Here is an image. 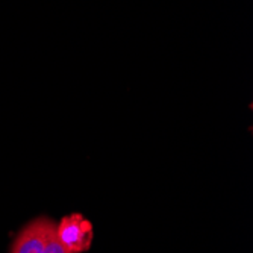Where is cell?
I'll return each instance as SVG.
<instances>
[{
	"mask_svg": "<svg viewBox=\"0 0 253 253\" xmlns=\"http://www.w3.org/2000/svg\"><path fill=\"white\" fill-rule=\"evenodd\" d=\"M56 238L70 252L82 253L93 243V226L81 214H70L64 217L55 227Z\"/></svg>",
	"mask_w": 253,
	"mask_h": 253,
	"instance_id": "obj_1",
	"label": "cell"
},
{
	"mask_svg": "<svg viewBox=\"0 0 253 253\" xmlns=\"http://www.w3.org/2000/svg\"><path fill=\"white\" fill-rule=\"evenodd\" d=\"M55 227L56 224L47 217L32 220L17 234L11 253H42Z\"/></svg>",
	"mask_w": 253,
	"mask_h": 253,
	"instance_id": "obj_2",
	"label": "cell"
},
{
	"mask_svg": "<svg viewBox=\"0 0 253 253\" xmlns=\"http://www.w3.org/2000/svg\"><path fill=\"white\" fill-rule=\"evenodd\" d=\"M42 253H73V252H70L65 246H62V243L56 238V234L53 232L47 244H45V249Z\"/></svg>",
	"mask_w": 253,
	"mask_h": 253,
	"instance_id": "obj_3",
	"label": "cell"
}]
</instances>
